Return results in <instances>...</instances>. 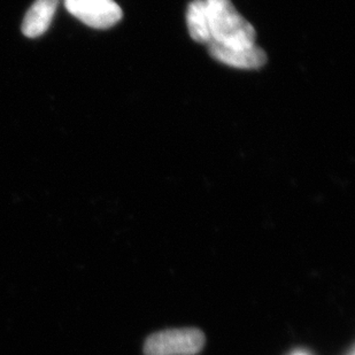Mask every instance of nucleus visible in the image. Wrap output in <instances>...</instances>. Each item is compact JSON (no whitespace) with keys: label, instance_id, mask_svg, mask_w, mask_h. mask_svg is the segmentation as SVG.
<instances>
[{"label":"nucleus","instance_id":"nucleus-1","mask_svg":"<svg viewBox=\"0 0 355 355\" xmlns=\"http://www.w3.org/2000/svg\"><path fill=\"white\" fill-rule=\"evenodd\" d=\"M207 6L211 43L227 47L255 45L254 27L238 12L232 0H205Z\"/></svg>","mask_w":355,"mask_h":355},{"label":"nucleus","instance_id":"nucleus-2","mask_svg":"<svg viewBox=\"0 0 355 355\" xmlns=\"http://www.w3.org/2000/svg\"><path fill=\"white\" fill-rule=\"evenodd\" d=\"M204 345V332L199 329H171L150 336L144 352L145 355H195Z\"/></svg>","mask_w":355,"mask_h":355},{"label":"nucleus","instance_id":"nucleus-3","mask_svg":"<svg viewBox=\"0 0 355 355\" xmlns=\"http://www.w3.org/2000/svg\"><path fill=\"white\" fill-rule=\"evenodd\" d=\"M68 12L94 29H110L120 22L122 10L115 0H64Z\"/></svg>","mask_w":355,"mask_h":355},{"label":"nucleus","instance_id":"nucleus-4","mask_svg":"<svg viewBox=\"0 0 355 355\" xmlns=\"http://www.w3.org/2000/svg\"><path fill=\"white\" fill-rule=\"evenodd\" d=\"M208 51L215 60L238 69H260L267 64V53L258 45L248 47H227L209 43Z\"/></svg>","mask_w":355,"mask_h":355},{"label":"nucleus","instance_id":"nucleus-5","mask_svg":"<svg viewBox=\"0 0 355 355\" xmlns=\"http://www.w3.org/2000/svg\"><path fill=\"white\" fill-rule=\"evenodd\" d=\"M60 0H36L24 15L21 26L24 36L40 37L50 28Z\"/></svg>","mask_w":355,"mask_h":355},{"label":"nucleus","instance_id":"nucleus-6","mask_svg":"<svg viewBox=\"0 0 355 355\" xmlns=\"http://www.w3.org/2000/svg\"><path fill=\"white\" fill-rule=\"evenodd\" d=\"M187 24L192 40L200 44L211 43L207 6L205 0H192L187 10Z\"/></svg>","mask_w":355,"mask_h":355},{"label":"nucleus","instance_id":"nucleus-7","mask_svg":"<svg viewBox=\"0 0 355 355\" xmlns=\"http://www.w3.org/2000/svg\"><path fill=\"white\" fill-rule=\"evenodd\" d=\"M291 355H309L307 352H304V351H297V352L292 353Z\"/></svg>","mask_w":355,"mask_h":355},{"label":"nucleus","instance_id":"nucleus-8","mask_svg":"<svg viewBox=\"0 0 355 355\" xmlns=\"http://www.w3.org/2000/svg\"><path fill=\"white\" fill-rule=\"evenodd\" d=\"M349 355H354V351H353L352 349V351H351V353H349Z\"/></svg>","mask_w":355,"mask_h":355}]
</instances>
